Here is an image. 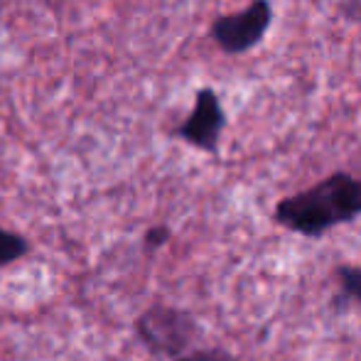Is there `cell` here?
<instances>
[{"label":"cell","mask_w":361,"mask_h":361,"mask_svg":"<svg viewBox=\"0 0 361 361\" xmlns=\"http://www.w3.org/2000/svg\"><path fill=\"white\" fill-rule=\"evenodd\" d=\"M273 23L271 0H251L243 10L214 18L209 27V37L228 57H238L256 49L268 35Z\"/></svg>","instance_id":"obj_3"},{"label":"cell","mask_w":361,"mask_h":361,"mask_svg":"<svg viewBox=\"0 0 361 361\" xmlns=\"http://www.w3.org/2000/svg\"><path fill=\"white\" fill-rule=\"evenodd\" d=\"M224 128H226V114H224L221 99L212 86H202L195 94V106L190 116L182 121L175 135L197 150L216 155Z\"/></svg>","instance_id":"obj_4"},{"label":"cell","mask_w":361,"mask_h":361,"mask_svg":"<svg viewBox=\"0 0 361 361\" xmlns=\"http://www.w3.org/2000/svg\"><path fill=\"white\" fill-rule=\"evenodd\" d=\"M361 216V177L337 170L312 187L276 204L273 219L283 228L305 238H319L342 224Z\"/></svg>","instance_id":"obj_1"},{"label":"cell","mask_w":361,"mask_h":361,"mask_svg":"<svg viewBox=\"0 0 361 361\" xmlns=\"http://www.w3.org/2000/svg\"><path fill=\"white\" fill-rule=\"evenodd\" d=\"M135 332L152 354L177 359L187 354L202 337L200 322L187 310L172 305H152L138 319Z\"/></svg>","instance_id":"obj_2"},{"label":"cell","mask_w":361,"mask_h":361,"mask_svg":"<svg viewBox=\"0 0 361 361\" xmlns=\"http://www.w3.org/2000/svg\"><path fill=\"white\" fill-rule=\"evenodd\" d=\"M172 361H238V359L231 357L228 352H224V349H195V352H187Z\"/></svg>","instance_id":"obj_7"},{"label":"cell","mask_w":361,"mask_h":361,"mask_svg":"<svg viewBox=\"0 0 361 361\" xmlns=\"http://www.w3.org/2000/svg\"><path fill=\"white\" fill-rule=\"evenodd\" d=\"M339 281V293H342V300H357L361 305V266H337L334 271Z\"/></svg>","instance_id":"obj_6"},{"label":"cell","mask_w":361,"mask_h":361,"mask_svg":"<svg viewBox=\"0 0 361 361\" xmlns=\"http://www.w3.org/2000/svg\"><path fill=\"white\" fill-rule=\"evenodd\" d=\"M27 251H30V243L25 241V236L0 226V268L20 261Z\"/></svg>","instance_id":"obj_5"},{"label":"cell","mask_w":361,"mask_h":361,"mask_svg":"<svg viewBox=\"0 0 361 361\" xmlns=\"http://www.w3.org/2000/svg\"><path fill=\"white\" fill-rule=\"evenodd\" d=\"M170 241V228L167 226H150L145 231V236H143V246H145V251H157V248H162L165 243Z\"/></svg>","instance_id":"obj_8"}]
</instances>
